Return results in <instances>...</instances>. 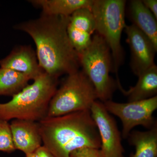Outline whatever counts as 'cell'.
Returning a JSON list of instances; mask_svg holds the SVG:
<instances>
[{
    "label": "cell",
    "mask_w": 157,
    "mask_h": 157,
    "mask_svg": "<svg viewBox=\"0 0 157 157\" xmlns=\"http://www.w3.org/2000/svg\"><path fill=\"white\" fill-rule=\"evenodd\" d=\"M70 16L42 14L38 19L16 26L34 40L38 63L43 71L58 78L78 71L80 67L78 53L68 36Z\"/></svg>",
    "instance_id": "obj_1"
},
{
    "label": "cell",
    "mask_w": 157,
    "mask_h": 157,
    "mask_svg": "<svg viewBox=\"0 0 157 157\" xmlns=\"http://www.w3.org/2000/svg\"><path fill=\"white\" fill-rule=\"evenodd\" d=\"M43 146L56 157H70L75 150L85 147L101 148L100 135L90 110L38 122Z\"/></svg>",
    "instance_id": "obj_2"
},
{
    "label": "cell",
    "mask_w": 157,
    "mask_h": 157,
    "mask_svg": "<svg viewBox=\"0 0 157 157\" xmlns=\"http://www.w3.org/2000/svg\"><path fill=\"white\" fill-rule=\"evenodd\" d=\"M58 78L45 72L7 103L0 104V119L39 122L47 117L49 103L56 91Z\"/></svg>",
    "instance_id": "obj_3"
},
{
    "label": "cell",
    "mask_w": 157,
    "mask_h": 157,
    "mask_svg": "<svg viewBox=\"0 0 157 157\" xmlns=\"http://www.w3.org/2000/svg\"><path fill=\"white\" fill-rule=\"evenodd\" d=\"M124 0H94L91 11L95 22V32L101 36L109 46L113 61L112 72L120 81L118 72L124 58L121 44L122 33L126 25Z\"/></svg>",
    "instance_id": "obj_4"
},
{
    "label": "cell",
    "mask_w": 157,
    "mask_h": 157,
    "mask_svg": "<svg viewBox=\"0 0 157 157\" xmlns=\"http://www.w3.org/2000/svg\"><path fill=\"white\" fill-rule=\"evenodd\" d=\"M78 56L82 71L94 85L98 99L102 103L111 100L117 83L109 75L113 70L112 55L104 39L96 33Z\"/></svg>",
    "instance_id": "obj_5"
},
{
    "label": "cell",
    "mask_w": 157,
    "mask_h": 157,
    "mask_svg": "<svg viewBox=\"0 0 157 157\" xmlns=\"http://www.w3.org/2000/svg\"><path fill=\"white\" fill-rule=\"evenodd\" d=\"M98 97L91 82L82 70L68 74L51 100L46 117L90 110Z\"/></svg>",
    "instance_id": "obj_6"
},
{
    "label": "cell",
    "mask_w": 157,
    "mask_h": 157,
    "mask_svg": "<svg viewBox=\"0 0 157 157\" xmlns=\"http://www.w3.org/2000/svg\"><path fill=\"white\" fill-rule=\"evenodd\" d=\"M106 110L117 117L122 123V137H128L134 127L141 125L150 129L157 125L153 113L157 108V96L141 100L117 103L109 100L103 103Z\"/></svg>",
    "instance_id": "obj_7"
},
{
    "label": "cell",
    "mask_w": 157,
    "mask_h": 157,
    "mask_svg": "<svg viewBox=\"0 0 157 157\" xmlns=\"http://www.w3.org/2000/svg\"><path fill=\"white\" fill-rule=\"evenodd\" d=\"M90 111L100 135L101 149L104 157H124L120 133L115 121L103 103L95 101Z\"/></svg>",
    "instance_id": "obj_8"
},
{
    "label": "cell",
    "mask_w": 157,
    "mask_h": 157,
    "mask_svg": "<svg viewBox=\"0 0 157 157\" xmlns=\"http://www.w3.org/2000/svg\"><path fill=\"white\" fill-rule=\"evenodd\" d=\"M124 31L131 51L130 67L132 72L138 76L155 64L157 48L148 37L133 25H126Z\"/></svg>",
    "instance_id": "obj_9"
},
{
    "label": "cell",
    "mask_w": 157,
    "mask_h": 157,
    "mask_svg": "<svg viewBox=\"0 0 157 157\" xmlns=\"http://www.w3.org/2000/svg\"><path fill=\"white\" fill-rule=\"evenodd\" d=\"M16 150L26 155L34 153L42 146V136L38 122L14 119L10 124Z\"/></svg>",
    "instance_id": "obj_10"
},
{
    "label": "cell",
    "mask_w": 157,
    "mask_h": 157,
    "mask_svg": "<svg viewBox=\"0 0 157 157\" xmlns=\"http://www.w3.org/2000/svg\"><path fill=\"white\" fill-rule=\"evenodd\" d=\"M0 66L25 74L33 80L45 72L39 66L36 52L29 46L14 48L0 61Z\"/></svg>",
    "instance_id": "obj_11"
},
{
    "label": "cell",
    "mask_w": 157,
    "mask_h": 157,
    "mask_svg": "<svg viewBox=\"0 0 157 157\" xmlns=\"http://www.w3.org/2000/svg\"><path fill=\"white\" fill-rule=\"evenodd\" d=\"M128 15L133 25L148 37L157 48V19L140 0L130 1Z\"/></svg>",
    "instance_id": "obj_12"
},
{
    "label": "cell",
    "mask_w": 157,
    "mask_h": 157,
    "mask_svg": "<svg viewBox=\"0 0 157 157\" xmlns=\"http://www.w3.org/2000/svg\"><path fill=\"white\" fill-rule=\"evenodd\" d=\"M138 81L128 90H121L128 102L146 100L157 96V67L155 64L137 76Z\"/></svg>",
    "instance_id": "obj_13"
},
{
    "label": "cell",
    "mask_w": 157,
    "mask_h": 157,
    "mask_svg": "<svg viewBox=\"0 0 157 157\" xmlns=\"http://www.w3.org/2000/svg\"><path fill=\"white\" fill-rule=\"evenodd\" d=\"M94 0H33L34 6L42 9V14L70 16L78 9H91Z\"/></svg>",
    "instance_id": "obj_14"
},
{
    "label": "cell",
    "mask_w": 157,
    "mask_h": 157,
    "mask_svg": "<svg viewBox=\"0 0 157 157\" xmlns=\"http://www.w3.org/2000/svg\"><path fill=\"white\" fill-rule=\"evenodd\" d=\"M128 137L135 147V153L131 157H157V125L146 132L134 131Z\"/></svg>",
    "instance_id": "obj_15"
},
{
    "label": "cell",
    "mask_w": 157,
    "mask_h": 157,
    "mask_svg": "<svg viewBox=\"0 0 157 157\" xmlns=\"http://www.w3.org/2000/svg\"><path fill=\"white\" fill-rule=\"evenodd\" d=\"M31 80L27 75L8 68H0V96H14Z\"/></svg>",
    "instance_id": "obj_16"
},
{
    "label": "cell",
    "mask_w": 157,
    "mask_h": 157,
    "mask_svg": "<svg viewBox=\"0 0 157 157\" xmlns=\"http://www.w3.org/2000/svg\"><path fill=\"white\" fill-rule=\"evenodd\" d=\"M69 25L82 34L92 37L95 32V22L91 9H78L70 16Z\"/></svg>",
    "instance_id": "obj_17"
},
{
    "label": "cell",
    "mask_w": 157,
    "mask_h": 157,
    "mask_svg": "<svg viewBox=\"0 0 157 157\" xmlns=\"http://www.w3.org/2000/svg\"><path fill=\"white\" fill-rule=\"evenodd\" d=\"M15 150L10 124L0 119V151L10 153Z\"/></svg>",
    "instance_id": "obj_18"
},
{
    "label": "cell",
    "mask_w": 157,
    "mask_h": 157,
    "mask_svg": "<svg viewBox=\"0 0 157 157\" xmlns=\"http://www.w3.org/2000/svg\"><path fill=\"white\" fill-rule=\"evenodd\" d=\"M70 157H104L101 148L85 147L75 150Z\"/></svg>",
    "instance_id": "obj_19"
},
{
    "label": "cell",
    "mask_w": 157,
    "mask_h": 157,
    "mask_svg": "<svg viewBox=\"0 0 157 157\" xmlns=\"http://www.w3.org/2000/svg\"><path fill=\"white\" fill-rule=\"evenodd\" d=\"M144 5L151 12L157 19V0H143L142 1Z\"/></svg>",
    "instance_id": "obj_20"
},
{
    "label": "cell",
    "mask_w": 157,
    "mask_h": 157,
    "mask_svg": "<svg viewBox=\"0 0 157 157\" xmlns=\"http://www.w3.org/2000/svg\"><path fill=\"white\" fill-rule=\"evenodd\" d=\"M35 153L37 157H56L43 145L39 147Z\"/></svg>",
    "instance_id": "obj_21"
},
{
    "label": "cell",
    "mask_w": 157,
    "mask_h": 157,
    "mask_svg": "<svg viewBox=\"0 0 157 157\" xmlns=\"http://www.w3.org/2000/svg\"><path fill=\"white\" fill-rule=\"evenodd\" d=\"M25 157H37L35 153L25 155Z\"/></svg>",
    "instance_id": "obj_22"
}]
</instances>
